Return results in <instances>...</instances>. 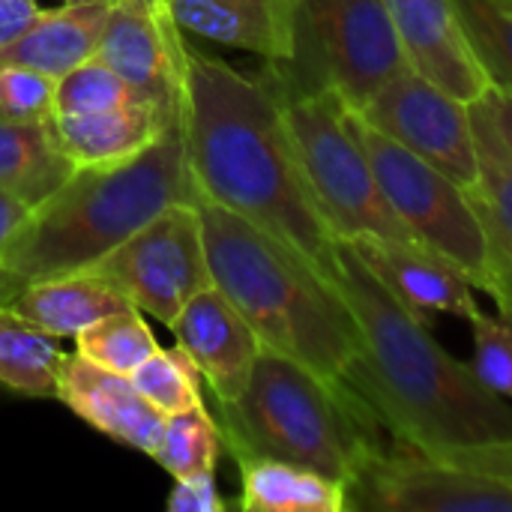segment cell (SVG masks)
I'll return each instance as SVG.
<instances>
[{"label": "cell", "instance_id": "obj_27", "mask_svg": "<svg viewBox=\"0 0 512 512\" xmlns=\"http://www.w3.org/2000/svg\"><path fill=\"white\" fill-rule=\"evenodd\" d=\"M468 45L492 87L512 90V9L501 0H453Z\"/></svg>", "mask_w": 512, "mask_h": 512}, {"label": "cell", "instance_id": "obj_33", "mask_svg": "<svg viewBox=\"0 0 512 512\" xmlns=\"http://www.w3.org/2000/svg\"><path fill=\"white\" fill-rule=\"evenodd\" d=\"M45 9L36 0H0V51L18 42Z\"/></svg>", "mask_w": 512, "mask_h": 512}, {"label": "cell", "instance_id": "obj_35", "mask_svg": "<svg viewBox=\"0 0 512 512\" xmlns=\"http://www.w3.org/2000/svg\"><path fill=\"white\" fill-rule=\"evenodd\" d=\"M27 213H30V207L21 198H15V195H9V192L0 189V255L15 240V234L21 231Z\"/></svg>", "mask_w": 512, "mask_h": 512}, {"label": "cell", "instance_id": "obj_30", "mask_svg": "<svg viewBox=\"0 0 512 512\" xmlns=\"http://www.w3.org/2000/svg\"><path fill=\"white\" fill-rule=\"evenodd\" d=\"M474 336V375L498 396L512 402V315H486L483 309L471 318Z\"/></svg>", "mask_w": 512, "mask_h": 512}, {"label": "cell", "instance_id": "obj_21", "mask_svg": "<svg viewBox=\"0 0 512 512\" xmlns=\"http://www.w3.org/2000/svg\"><path fill=\"white\" fill-rule=\"evenodd\" d=\"M108 6L111 3H63L60 9H45L18 42L0 51V63L30 66L51 78H63L96 57Z\"/></svg>", "mask_w": 512, "mask_h": 512}, {"label": "cell", "instance_id": "obj_12", "mask_svg": "<svg viewBox=\"0 0 512 512\" xmlns=\"http://www.w3.org/2000/svg\"><path fill=\"white\" fill-rule=\"evenodd\" d=\"M96 57L120 72L144 102L168 111L180 108L186 42L165 0H114Z\"/></svg>", "mask_w": 512, "mask_h": 512}, {"label": "cell", "instance_id": "obj_28", "mask_svg": "<svg viewBox=\"0 0 512 512\" xmlns=\"http://www.w3.org/2000/svg\"><path fill=\"white\" fill-rule=\"evenodd\" d=\"M129 378L138 387V393L165 417L204 405L201 396L204 378L183 348H171V351L156 348Z\"/></svg>", "mask_w": 512, "mask_h": 512}, {"label": "cell", "instance_id": "obj_34", "mask_svg": "<svg viewBox=\"0 0 512 512\" xmlns=\"http://www.w3.org/2000/svg\"><path fill=\"white\" fill-rule=\"evenodd\" d=\"M441 459H456V462H465V465H474V468H483V471H495V474L512 477V441L471 447V450H456V453H447Z\"/></svg>", "mask_w": 512, "mask_h": 512}, {"label": "cell", "instance_id": "obj_9", "mask_svg": "<svg viewBox=\"0 0 512 512\" xmlns=\"http://www.w3.org/2000/svg\"><path fill=\"white\" fill-rule=\"evenodd\" d=\"M84 273L108 282L138 312L171 327L180 309L213 285L198 204L165 207Z\"/></svg>", "mask_w": 512, "mask_h": 512}, {"label": "cell", "instance_id": "obj_29", "mask_svg": "<svg viewBox=\"0 0 512 512\" xmlns=\"http://www.w3.org/2000/svg\"><path fill=\"white\" fill-rule=\"evenodd\" d=\"M141 96L132 90V84L114 72L99 57L84 60L63 78H57L54 90V117H72V114H96L108 108H120L129 102H138Z\"/></svg>", "mask_w": 512, "mask_h": 512}, {"label": "cell", "instance_id": "obj_18", "mask_svg": "<svg viewBox=\"0 0 512 512\" xmlns=\"http://www.w3.org/2000/svg\"><path fill=\"white\" fill-rule=\"evenodd\" d=\"M165 9L180 33L252 51L264 63L291 54L294 0H165Z\"/></svg>", "mask_w": 512, "mask_h": 512}, {"label": "cell", "instance_id": "obj_8", "mask_svg": "<svg viewBox=\"0 0 512 512\" xmlns=\"http://www.w3.org/2000/svg\"><path fill=\"white\" fill-rule=\"evenodd\" d=\"M348 117L393 213L405 222L420 246L456 264L474 282V288L486 291V240L480 219L468 201V189L381 129H375L354 108H348Z\"/></svg>", "mask_w": 512, "mask_h": 512}, {"label": "cell", "instance_id": "obj_6", "mask_svg": "<svg viewBox=\"0 0 512 512\" xmlns=\"http://www.w3.org/2000/svg\"><path fill=\"white\" fill-rule=\"evenodd\" d=\"M411 66L384 0H294L291 54L264 72L291 90H327L366 108Z\"/></svg>", "mask_w": 512, "mask_h": 512}, {"label": "cell", "instance_id": "obj_13", "mask_svg": "<svg viewBox=\"0 0 512 512\" xmlns=\"http://www.w3.org/2000/svg\"><path fill=\"white\" fill-rule=\"evenodd\" d=\"M171 330L177 336V348L192 357L219 405H234L249 384L258 354L264 351L237 306L210 285L180 309Z\"/></svg>", "mask_w": 512, "mask_h": 512}, {"label": "cell", "instance_id": "obj_37", "mask_svg": "<svg viewBox=\"0 0 512 512\" xmlns=\"http://www.w3.org/2000/svg\"><path fill=\"white\" fill-rule=\"evenodd\" d=\"M18 288H21V282H15V279L0 267V309L12 300V294H15Z\"/></svg>", "mask_w": 512, "mask_h": 512}, {"label": "cell", "instance_id": "obj_10", "mask_svg": "<svg viewBox=\"0 0 512 512\" xmlns=\"http://www.w3.org/2000/svg\"><path fill=\"white\" fill-rule=\"evenodd\" d=\"M360 512H512V477L393 444L345 486Z\"/></svg>", "mask_w": 512, "mask_h": 512}, {"label": "cell", "instance_id": "obj_19", "mask_svg": "<svg viewBox=\"0 0 512 512\" xmlns=\"http://www.w3.org/2000/svg\"><path fill=\"white\" fill-rule=\"evenodd\" d=\"M180 117L177 111L159 108L153 102H129L120 108L96 111V114H72L54 117V138L72 168H102L129 162L144 153L162 132Z\"/></svg>", "mask_w": 512, "mask_h": 512}, {"label": "cell", "instance_id": "obj_2", "mask_svg": "<svg viewBox=\"0 0 512 512\" xmlns=\"http://www.w3.org/2000/svg\"><path fill=\"white\" fill-rule=\"evenodd\" d=\"M336 285L348 300L360 357L348 387L369 405L393 444L426 456L512 441V405L492 393L351 249L339 243Z\"/></svg>", "mask_w": 512, "mask_h": 512}, {"label": "cell", "instance_id": "obj_31", "mask_svg": "<svg viewBox=\"0 0 512 512\" xmlns=\"http://www.w3.org/2000/svg\"><path fill=\"white\" fill-rule=\"evenodd\" d=\"M57 78L30 66L0 63V117L24 123L54 120Z\"/></svg>", "mask_w": 512, "mask_h": 512}, {"label": "cell", "instance_id": "obj_15", "mask_svg": "<svg viewBox=\"0 0 512 512\" xmlns=\"http://www.w3.org/2000/svg\"><path fill=\"white\" fill-rule=\"evenodd\" d=\"M396 33L417 72L462 102H477L492 81L465 39L453 0H384Z\"/></svg>", "mask_w": 512, "mask_h": 512}, {"label": "cell", "instance_id": "obj_1", "mask_svg": "<svg viewBox=\"0 0 512 512\" xmlns=\"http://www.w3.org/2000/svg\"><path fill=\"white\" fill-rule=\"evenodd\" d=\"M180 123L195 198L252 222L336 285L342 240L306 180L264 72H240L186 45Z\"/></svg>", "mask_w": 512, "mask_h": 512}, {"label": "cell", "instance_id": "obj_32", "mask_svg": "<svg viewBox=\"0 0 512 512\" xmlns=\"http://www.w3.org/2000/svg\"><path fill=\"white\" fill-rule=\"evenodd\" d=\"M225 501L216 489V474L174 480L171 495L165 498L168 512H225Z\"/></svg>", "mask_w": 512, "mask_h": 512}, {"label": "cell", "instance_id": "obj_7", "mask_svg": "<svg viewBox=\"0 0 512 512\" xmlns=\"http://www.w3.org/2000/svg\"><path fill=\"white\" fill-rule=\"evenodd\" d=\"M264 78L282 102L306 180L336 237L417 243V237L387 204L351 129L348 105L327 90H291L276 84L267 72Z\"/></svg>", "mask_w": 512, "mask_h": 512}, {"label": "cell", "instance_id": "obj_14", "mask_svg": "<svg viewBox=\"0 0 512 512\" xmlns=\"http://www.w3.org/2000/svg\"><path fill=\"white\" fill-rule=\"evenodd\" d=\"M57 399L90 429L123 447L153 456L162 441L165 414L138 393L132 378L108 372L81 354H66L57 378Z\"/></svg>", "mask_w": 512, "mask_h": 512}, {"label": "cell", "instance_id": "obj_3", "mask_svg": "<svg viewBox=\"0 0 512 512\" xmlns=\"http://www.w3.org/2000/svg\"><path fill=\"white\" fill-rule=\"evenodd\" d=\"M213 285L237 306L261 348L348 384L360 330L342 291L252 222L195 198Z\"/></svg>", "mask_w": 512, "mask_h": 512}, {"label": "cell", "instance_id": "obj_39", "mask_svg": "<svg viewBox=\"0 0 512 512\" xmlns=\"http://www.w3.org/2000/svg\"><path fill=\"white\" fill-rule=\"evenodd\" d=\"M501 3H504V6H510V9H512V0H501Z\"/></svg>", "mask_w": 512, "mask_h": 512}, {"label": "cell", "instance_id": "obj_38", "mask_svg": "<svg viewBox=\"0 0 512 512\" xmlns=\"http://www.w3.org/2000/svg\"><path fill=\"white\" fill-rule=\"evenodd\" d=\"M63 3H114V0H63Z\"/></svg>", "mask_w": 512, "mask_h": 512}, {"label": "cell", "instance_id": "obj_17", "mask_svg": "<svg viewBox=\"0 0 512 512\" xmlns=\"http://www.w3.org/2000/svg\"><path fill=\"white\" fill-rule=\"evenodd\" d=\"M480 174L468 186V201L480 219L489 261V294L512 315V153L498 135L486 99L471 102Z\"/></svg>", "mask_w": 512, "mask_h": 512}, {"label": "cell", "instance_id": "obj_26", "mask_svg": "<svg viewBox=\"0 0 512 512\" xmlns=\"http://www.w3.org/2000/svg\"><path fill=\"white\" fill-rule=\"evenodd\" d=\"M156 348V336L135 306L105 315L75 336V354L120 375H132Z\"/></svg>", "mask_w": 512, "mask_h": 512}, {"label": "cell", "instance_id": "obj_20", "mask_svg": "<svg viewBox=\"0 0 512 512\" xmlns=\"http://www.w3.org/2000/svg\"><path fill=\"white\" fill-rule=\"evenodd\" d=\"M3 309L54 339H75L84 327L96 324L105 315L132 309V303L90 273H69L24 282Z\"/></svg>", "mask_w": 512, "mask_h": 512}, {"label": "cell", "instance_id": "obj_4", "mask_svg": "<svg viewBox=\"0 0 512 512\" xmlns=\"http://www.w3.org/2000/svg\"><path fill=\"white\" fill-rule=\"evenodd\" d=\"M177 201H195L180 117L129 162L75 168L27 213L0 267L21 285L84 273Z\"/></svg>", "mask_w": 512, "mask_h": 512}, {"label": "cell", "instance_id": "obj_23", "mask_svg": "<svg viewBox=\"0 0 512 512\" xmlns=\"http://www.w3.org/2000/svg\"><path fill=\"white\" fill-rule=\"evenodd\" d=\"M54 126L0 117V189L21 198L30 210L57 192L72 174Z\"/></svg>", "mask_w": 512, "mask_h": 512}, {"label": "cell", "instance_id": "obj_36", "mask_svg": "<svg viewBox=\"0 0 512 512\" xmlns=\"http://www.w3.org/2000/svg\"><path fill=\"white\" fill-rule=\"evenodd\" d=\"M483 99H486V105L492 111V120L498 126L501 141L507 144V150L512 153V90H507V87H489V93Z\"/></svg>", "mask_w": 512, "mask_h": 512}, {"label": "cell", "instance_id": "obj_24", "mask_svg": "<svg viewBox=\"0 0 512 512\" xmlns=\"http://www.w3.org/2000/svg\"><path fill=\"white\" fill-rule=\"evenodd\" d=\"M66 354L57 339L0 309V387L24 399H57Z\"/></svg>", "mask_w": 512, "mask_h": 512}, {"label": "cell", "instance_id": "obj_5", "mask_svg": "<svg viewBox=\"0 0 512 512\" xmlns=\"http://www.w3.org/2000/svg\"><path fill=\"white\" fill-rule=\"evenodd\" d=\"M222 435L234 456H270L351 483L381 450L387 432L369 405L318 372L261 351L243 396L222 405Z\"/></svg>", "mask_w": 512, "mask_h": 512}, {"label": "cell", "instance_id": "obj_25", "mask_svg": "<svg viewBox=\"0 0 512 512\" xmlns=\"http://www.w3.org/2000/svg\"><path fill=\"white\" fill-rule=\"evenodd\" d=\"M222 444H225L222 426L210 417L204 405H195L189 411H177L165 417L162 441L150 459H156L159 468L174 480L216 474Z\"/></svg>", "mask_w": 512, "mask_h": 512}, {"label": "cell", "instance_id": "obj_16", "mask_svg": "<svg viewBox=\"0 0 512 512\" xmlns=\"http://www.w3.org/2000/svg\"><path fill=\"white\" fill-rule=\"evenodd\" d=\"M366 267L417 315H453L471 321L480 312L474 282L447 258L417 243L393 240H345Z\"/></svg>", "mask_w": 512, "mask_h": 512}, {"label": "cell", "instance_id": "obj_11", "mask_svg": "<svg viewBox=\"0 0 512 512\" xmlns=\"http://www.w3.org/2000/svg\"><path fill=\"white\" fill-rule=\"evenodd\" d=\"M375 129L441 168L465 189L480 174L471 105L408 66L357 111Z\"/></svg>", "mask_w": 512, "mask_h": 512}, {"label": "cell", "instance_id": "obj_22", "mask_svg": "<svg viewBox=\"0 0 512 512\" xmlns=\"http://www.w3.org/2000/svg\"><path fill=\"white\" fill-rule=\"evenodd\" d=\"M240 465L246 512H345V483L330 480L318 471L270 456H234Z\"/></svg>", "mask_w": 512, "mask_h": 512}]
</instances>
